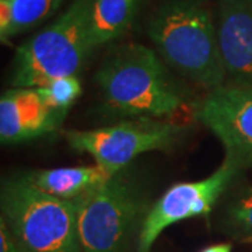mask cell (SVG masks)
I'll return each mask as SVG.
<instances>
[{"instance_id": "obj_1", "label": "cell", "mask_w": 252, "mask_h": 252, "mask_svg": "<svg viewBox=\"0 0 252 252\" xmlns=\"http://www.w3.org/2000/svg\"><path fill=\"white\" fill-rule=\"evenodd\" d=\"M105 109L115 117L175 121L190 109V98L161 56L136 42L112 46L95 72Z\"/></svg>"}, {"instance_id": "obj_13", "label": "cell", "mask_w": 252, "mask_h": 252, "mask_svg": "<svg viewBox=\"0 0 252 252\" xmlns=\"http://www.w3.org/2000/svg\"><path fill=\"white\" fill-rule=\"evenodd\" d=\"M64 0H0V41L7 44L14 36L36 27L52 16Z\"/></svg>"}, {"instance_id": "obj_3", "label": "cell", "mask_w": 252, "mask_h": 252, "mask_svg": "<svg viewBox=\"0 0 252 252\" xmlns=\"http://www.w3.org/2000/svg\"><path fill=\"white\" fill-rule=\"evenodd\" d=\"M94 0H73L58 20L16 49L11 63L13 89H32L77 76L94 54L90 27Z\"/></svg>"}, {"instance_id": "obj_6", "label": "cell", "mask_w": 252, "mask_h": 252, "mask_svg": "<svg viewBox=\"0 0 252 252\" xmlns=\"http://www.w3.org/2000/svg\"><path fill=\"white\" fill-rule=\"evenodd\" d=\"M73 150L90 156L104 171L115 175L127 168L137 156L156 150H170L184 135L175 121L136 118L89 130H63Z\"/></svg>"}, {"instance_id": "obj_11", "label": "cell", "mask_w": 252, "mask_h": 252, "mask_svg": "<svg viewBox=\"0 0 252 252\" xmlns=\"http://www.w3.org/2000/svg\"><path fill=\"white\" fill-rule=\"evenodd\" d=\"M35 188L63 200H77L98 188L112 175L97 164L34 170L23 174Z\"/></svg>"}, {"instance_id": "obj_10", "label": "cell", "mask_w": 252, "mask_h": 252, "mask_svg": "<svg viewBox=\"0 0 252 252\" xmlns=\"http://www.w3.org/2000/svg\"><path fill=\"white\" fill-rule=\"evenodd\" d=\"M66 114L45 105L35 87L10 89L0 98V142L23 143L58 132Z\"/></svg>"}, {"instance_id": "obj_15", "label": "cell", "mask_w": 252, "mask_h": 252, "mask_svg": "<svg viewBox=\"0 0 252 252\" xmlns=\"http://www.w3.org/2000/svg\"><path fill=\"white\" fill-rule=\"evenodd\" d=\"M42 102L51 108L67 109L81 94V84L77 76H66L35 87Z\"/></svg>"}, {"instance_id": "obj_14", "label": "cell", "mask_w": 252, "mask_h": 252, "mask_svg": "<svg viewBox=\"0 0 252 252\" xmlns=\"http://www.w3.org/2000/svg\"><path fill=\"white\" fill-rule=\"evenodd\" d=\"M223 227L237 241L252 243V187L238 188L223 209Z\"/></svg>"}, {"instance_id": "obj_8", "label": "cell", "mask_w": 252, "mask_h": 252, "mask_svg": "<svg viewBox=\"0 0 252 252\" xmlns=\"http://www.w3.org/2000/svg\"><path fill=\"white\" fill-rule=\"evenodd\" d=\"M196 117L241 168L252 167V89L221 86L209 91Z\"/></svg>"}, {"instance_id": "obj_17", "label": "cell", "mask_w": 252, "mask_h": 252, "mask_svg": "<svg viewBox=\"0 0 252 252\" xmlns=\"http://www.w3.org/2000/svg\"><path fill=\"white\" fill-rule=\"evenodd\" d=\"M200 252H231V245L228 243H220L209 245Z\"/></svg>"}, {"instance_id": "obj_5", "label": "cell", "mask_w": 252, "mask_h": 252, "mask_svg": "<svg viewBox=\"0 0 252 252\" xmlns=\"http://www.w3.org/2000/svg\"><path fill=\"white\" fill-rule=\"evenodd\" d=\"M76 202L81 252H129L152 207L129 168Z\"/></svg>"}, {"instance_id": "obj_7", "label": "cell", "mask_w": 252, "mask_h": 252, "mask_svg": "<svg viewBox=\"0 0 252 252\" xmlns=\"http://www.w3.org/2000/svg\"><path fill=\"white\" fill-rule=\"evenodd\" d=\"M243 168L230 157L213 174L200 181L180 182L154 202L136 241V251L150 252L157 238L172 224L193 217H207L234 184Z\"/></svg>"}, {"instance_id": "obj_12", "label": "cell", "mask_w": 252, "mask_h": 252, "mask_svg": "<svg viewBox=\"0 0 252 252\" xmlns=\"http://www.w3.org/2000/svg\"><path fill=\"white\" fill-rule=\"evenodd\" d=\"M137 4L139 0H94L90 38L95 51L125 34L135 18Z\"/></svg>"}, {"instance_id": "obj_2", "label": "cell", "mask_w": 252, "mask_h": 252, "mask_svg": "<svg viewBox=\"0 0 252 252\" xmlns=\"http://www.w3.org/2000/svg\"><path fill=\"white\" fill-rule=\"evenodd\" d=\"M147 34L165 64L185 80L207 93L225 84L216 20L206 0H164Z\"/></svg>"}, {"instance_id": "obj_4", "label": "cell", "mask_w": 252, "mask_h": 252, "mask_svg": "<svg viewBox=\"0 0 252 252\" xmlns=\"http://www.w3.org/2000/svg\"><path fill=\"white\" fill-rule=\"evenodd\" d=\"M0 210L21 252H81L76 200L51 196L18 174L1 182Z\"/></svg>"}, {"instance_id": "obj_16", "label": "cell", "mask_w": 252, "mask_h": 252, "mask_svg": "<svg viewBox=\"0 0 252 252\" xmlns=\"http://www.w3.org/2000/svg\"><path fill=\"white\" fill-rule=\"evenodd\" d=\"M0 252H21L6 223L0 219Z\"/></svg>"}, {"instance_id": "obj_9", "label": "cell", "mask_w": 252, "mask_h": 252, "mask_svg": "<svg viewBox=\"0 0 252 252\" xmlns=\"http://www.w3.org/2000/svg\"><path fill=\"white\" fill-rule=\"evenodd\" d=\"M215 20L225 84L252 89V0H219Z\"/></svg>"}]
</instances>
